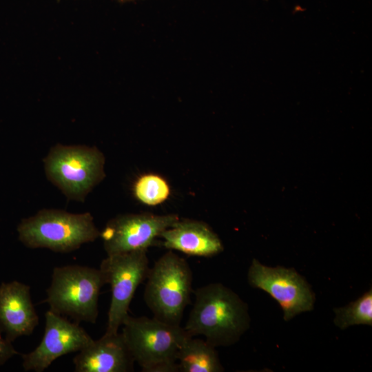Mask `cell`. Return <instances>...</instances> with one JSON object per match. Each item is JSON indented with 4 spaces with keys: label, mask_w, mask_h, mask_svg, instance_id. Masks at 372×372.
Returning <instances> with one entry per match:
<instances>
[{
    "label": "cell",
    "mask_w": 372,
    "mask_h": 372,
    "mask_svg": "<svg viewBox=\"0 0 372 372\" xmlns=\"http://www.w3.org/2000/svg\"><path fill=\"white\" fill-rule=\"evenodd\" d=\"M147 250L107 255L100 265L105 284L111 287V302L105 333L118 332L127 318L138 287L146 279L149 267Z\"/></svg>",
    "instance_id": "52a82bcc"
},
{
    "label": "cell",
    "mask_w": 372,
    "mask_h": 372,
    "mask_svg": "<svg viewBox=\"0 0 372 372\" xmlns=\"http://www.w3.org/2000/svg\"><path fill=\"white\" fill-rule=\"evenodd\" d=\"M134 358L121 333H105L78 352L73 363L76 372H128Z\"/></svg>",
    "instance_id": "7c38bea8"
},
{
    "label": "cell",
    "mask_w": 372,
    "mask_h": 372,
    "mask_svg": "<svg viewBox=\"0 0 372 372\" xmlns=\"http://www.w3.org/2000/svg\"><path fill=\"white\" fill-rule=\"evenodd\" d=\"M132 189L134 197L148 206H156L163 203L171 194V187L167 180L154 173H147L138 176Z\"/></svg>",
    "instance_id": "9a60e30c"
},
{
    "label": "cell",
    "mask_w": 372,
    "mask_h": 372,
    "mask_svg": "<svg viewBox=\"0 0 372 372\" xmlns=\"http://www.w3.org/2000/svg\"><path fill=\"white\" fill-rule=\"evenodd\" d=\"M179 219L176 214H120L107 223L100 237L107 255L147 250L157 243L163 231Z\"/></svg>",
    "instance_id": "9c48e42d"
},
{
    "label": "cell",
    "mask_w": 372,
    "mask_h": 372,
    "mask_svg": "<svg viewBox=\"0 0 372 372\" xmlns=\"http://www.w3.org/2000/svg\"><path fill=\"white\" fill-rule=\"evenodd\" d=\"M247 280L251 287L264 291L278 302L286 322L313 309L315 293L294 268L268 267L254 258L248 269Z\"/></svg>",
    "instance_id": "ba28073f"
},
{
    "label": "cell",
    "mask_w": 372,
    "mask_h": 372,
    "mask_svg": "<svg viewBox=\"0 0 372 372\" xmlns=\"http://www.w3.org/2000/svg\"><path fill=\"white\" fill-rule=\"evenodd\" d=\"M161 245L191 256L212 257L224 249L218 236L209 225L192 219H179L160 236Z\"/></svg>",
    "instance_id": "4fadbf2b"
},
{
    "label": "cell",
    "mask_w": 372,
    "mask_h": 372,
    "mask_svg": "<svg viewBox=\"0 0 372 372\" xmlns=\"http://www.w3.org/2000/svg\"><path fill=\"white\" fill-rule=\"evenodd\" d=\"M43 163L48 179L73 200L83 202L105 176V157L96 147L57 144Z\"/></svg>",
    "instance_id": "8992f818"
},
{
    "label": "cell",
    "mask_w": 372,
    "mask_h": 372,
    "mask_svg": "<svg viewBox=\"0 0 372 372\" xmlns=\"http://www.w3.org/2000/svg\"><path fill=\"white\" fill-rule=\"evenodd\" d=\"M333 322L341 330L353 325L372 326V289L349 304L334 308Z\"/></svg>",
    "instance_id": "2e32d148"
},
{
    "label": "cell",
    "mask_w": 372,
    "mask_h": 372,
    "mask_svg": "<svg viewBox=\"0 0 372 372\" xmlns=\"http://www.w3.org/2000/svg\"><path fill=\"white\" fill-rule=\"evenodd\" d=\"M145 280L144 300L154 317L180 325L192 292V271L187 262L169 250L149 268Z\"/></svg>",
    "instance_id": "277c9868"
},
{
    "label": "cell",
    "mask_w": 372,
    "mask_h": 372,
    "mask_svg": "<svg viewBox=\"0 0 372 372\" xmlns=\"http://www.w3.org/2000/svg\"><path fill=\"white\" fill-rule=\"evenodd\" d=\"M121 334L136 362L145 372H176L178 351L191 336L180 325H174L153 317H132L124 320Z\"/></svg>",
    "instance_id": "7a4b0ae2"
},
{
    "label": "cell",
    "mask_w": 372,
    "mask_h": 372,
    "mask_svg": "<svg viewBox=\"0 0 372 372\" xmlns=\"http://www.w3.org/2000/svg\"><path fill=\"white\" fill-rule=\"evenodd\" d=\"M178 371L222 372V366L216 347L205 340L189 336L177 354Z\"/></svg>",
    "instance_id": "5bb4252c"
},
{
    "label": "cell",
    "mask_w": 372,
    "mask_h": 372,
    "mask_svg": "<svg viewBox=\"0 0 372 372\" xmlns=\"http://www.w3.org/2000/svg\"><path fill=\"white\" fill-rule=\"evenodd\" d=\"M39 317L32 301L30 287L13 280L0 285V331L10 342L32 333Z\"/></svg>",
    "instance_id": "8fae6325"
},
{
    "label": "cell",
    "mask_w": 372,
    "mask_h": 372,
    "mask_svg": "<svg viewBox=\"0 0 372 372\" xmlns=\"http://www.w3.org/2000/svg\"><path fill=\"white\" fill-rule=\"evenodd\" d=\"M118 1L121 3H125V2L132 1H136V0H118Z\"/></svg>",
    "instance_id": "ac0fdd59"
},
{
    "label": "cell",
    "mask_w": 372,
    "mask_h": 372,
    "mask_svg": "<svg viewBox=\"0 0 372 372\" xmlns=\"http://www.w3.org/2000/svg\"><path fill=\"white\" fill-rule=\"evenodd\" d=\"M195 300L183 327L192 337L203 335L215 347L238 342L250 327L247 304L219 282L194 291Z\"/></svg>",
    "instance_id": "6da1fadb"
},
{
    "label": "cell",
    "mask_w": 372,
    "mask_h": 372,
    "mask_svg": "<svg viewBox=\"0 0 372 372\" xmlns=\"http://www.w3.org/2000/svg\"><path fill=\"white\" fill-rule=\"evenodd\" d=\"M19 352L14 348L12 342L3 338L0 334V366L3 365Z\"/></svg>",
    "instance_id": "e0dca14e"
},
{
    "label": "cell",
    "mask_w": 372,
    "mask_h": 372,
    "mask_svg": "<svg viewBox=\"0 0 372 372\" xmlns=\"http://www.w3.org/2000/svg\"><path fill=\"white\" fill-rule=\"evenodd\" d=\"M43 338L31 352L21 355L25 371L42 372L59 357L79 352L93 339L78 322L48 310L45 314Z\"/></svg>",
    "instance_id": "30bf717a"
},
{
    "label": "cell",
    "mask_w": 372,
    "mask_h": 372,
    "mask_svg": "<svg viewBox=\"0 0 372 372\" xmlns=\"http://www.w3.org/2000/svg\"><path fill=\"white\" fill-rule=\"evenodd\" d=\"M105 285L99 269L77 265L56 267L45 302L55 313L69 316L78 323L94 324L101 289Z\"/></svg>",
    "instance_id": "5b68a950"
},
{
    "label": "cell",
    "mask_w": 372,
    "mask_h": 372,
    "mask_svg": "<svg viewBox=\"0 0 372 372\" xmlns=\"http://www.w3.org/2000/svg\"><path fill=\"white\" fill-rule=\"evenodd\" d=\"M17 231L19 240L27 247L61 253L76 250L100 237L90 213L72 214L55 209H43L23 219Z\"/></svg>",
    "instance_id": "3957f363"
}]
</instances>
